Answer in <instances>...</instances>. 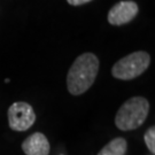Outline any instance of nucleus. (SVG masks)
<instances>
[{
    "label": "nucleus",
    "mask_w": 155,
    "mask_h": 155,
    "mask_svg": "<svg viewBox=\"0 0 155 155\" xmlns=\"http://www.w3.org/2000/svg\"><path fill=\"white\" fill-rule=\"evenodd\" d=\"M99 70V60L92 53H84L74 61L67 75V87L72 95H81L93 85Z\"/></svg>",
    "instance_id": "nucleus-1"
},
{
    "label": "nucleus",
    "mask_w": 155,
    "mask_h": 155,
    "mask_svg": "<svg viewBox=\"0 0 155 155\" xmlns=\"http://www.w3.org/2000/svg\"><path fill=\"white\" fill-rule=\"evenodd\" d=\"M150 104L143 97H133L125 101L115 117L116 127L122 131H131L139 127L147 118Z\"/></svg>",
    "instance_id": "nucleus-2"
},
{
    "label": "nucleus",
    "mask_w": 155,
    "mask_h": 155,
    "mask_svg": "<svg viewBox=\"0 0 155 155\" xmlns=\"http://www.w3.org/2000/svg\"><path fill=\"white\" fill-rule=\"evenodd\" d=\"M150 56L147 52H134L122 58L111 68V75L117 79L130 81L140 76L150 67Z\"/></svg>",
    "instance_id": "nucleus-3"
},
{
    "label": "nucleus",
    "mask_w": 155,
    "mask_h": 155,
    "mask_svg": "<svg viewBox=\"0 0 155 155\" xmlns=\"http://www.w3.org/2000/svg\"><path fill=\"white\" fill-rule=\"evenodd\" d=\"M36 121L33 108L27 102H14L8 109V123L14 131H27Z\"/></svg>",
    "instance_id": "nucleus-4"
},
{
    "label": "nucleus",
    "mask_w": 155,
    "mask_h": 155,
    "mask_svg": "<svg viewBox=\"0 0 155 155\" xmlns=\"http://www.w3.org/2000/svg\"><path fill=\"white\" fill-rule=\"evenodd\" d=\"M138 12L139 7L134 1H120L110 8L107 18L111 25H123L131 22Z\"/></svg>",
    "instance_id": "nucleus-5"
},
{
    "label": "nucleus",
    "mask_w": 155,
    "mask_h": 155,
    "mask_svg": "<svg viewBox=\"0 0 155 155\" xmlns=\"http://www.w3.org/2000/svg\"><path fill=\"white\" fill-rule=\"evenodd\" d=\"M22 150L27 155H48L50 143L45 134L35 132L22 143Z\"/></svg>",
    "instance_id": "nucleus-6"
},
{
    "label": "nucleus",
    "mask_w": 155,
    "mask_h": 155,
    "mask_svg": "<svg viewBox=\"0 0 155 155\" xmlns=\"http://www.w3.org/2000/svg\"><path fill=\"white\" fill-rule=\"evenodd\" d=\"M127 147V145L125 139L115 138L106 145L98 155H125Z\"/></svg>",
    "instance_id": "nucleus-7"
},
{
    "label": "nucleus",
    "mask_w": 155,
    "mask_h": 155,
    "mask_svg": "<svg viewBox=\"0 0 155 155\" xmlns=\"http://www.w3.org/2000/svg\"><path fill=\"white\" fill-rule=\"evenodd\" d=\"M145 143H146V146L147 148L150 150L152 154L155 153V127H150L144 136Z\"/></svg>",
    "instance_id": "nucleus-8"
},
{
    "label": "nucleus",
    "mask_w": 155,
    "mask_h": 155,
    "mask_svg": "<svg viewBox=\"0 0 155 155\" xmlns=\"http://www.w3.org/2000/svg\"><path fill=\"white\" fill-rule=\"evenodd\" d=\"M68 1V4L71 6H81V5H84V4H87L90 1H92V0H67Z\"/></svg>",
    "instance_id": "nucleus-9"
}]
</instances>
